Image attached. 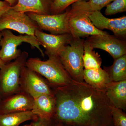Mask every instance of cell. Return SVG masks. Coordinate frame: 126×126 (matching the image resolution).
<instances>
[{
  "label": "cell",
  "instance_id": "22",
  "mask_svg": "<svg viewBox=\"0 0 126 126\" xmlns=\"http://www.w3.org/2000/svg\"><path fill=\"white\" fill-rule=\"evenodd\" d=\"M105 15L111 16L126 11V0H114L106 6Z\"/></svg>",
  "mask_w": 126,
  "mask_h": 126
},
{
  "label": "cell",
  "instance_id": "19",
  "mask_svg": "<svg viewBox=\"0 0 126 126\" xmlns=\"http://www.w3.org/2000/svg\"><path fill=\"white\" fill-rule=\"evenodd\" d=\"M111 82L126 79V54L114 60L111 66L104 67Z\"/></svg>",
  "mask_w": 126,
  "mask_h": 126
},
{
  "label": "cell",
  "instance_id": "3",
  "mask_svg": "<svg viewBox=\"0 0 126 126\" xmlns=\"http://www.w3.org/2000/svg\"><path fill=\"white\" fill-rule=\"evenodd\" d=\"M90 13L82 1L71 5L68 14V25L73 38H83L92 35L109 34L107 32L98 30L93 24L89 17Z\"/></svg>",
  "mask_w": 126,
  "mask_h": 126
},
{
  "label": "cell",
  "instance_id": "24",
  "mask_svg": "<svg viewBox=\"0 0 126 126\" xmlns=\"http://www.w3.org/2000/svg\"><path fill=\"white\" fill-rule=\"evenodd\" d=\"M114 0H88L83 1L85 7L90 12L99 11Z\"/></svg>",
  "mask_w": 126,
  "mask_h": 126
},
{
  "label": "cell",
  "instance_id": "21",
  "mask_svg": "<svg viewBox=\"0 0 126 126\" xmlns=\"http://www.w3.org/2000/svg\"><path fill=\"white\" fill-rule=\"evenodd\" d=\"M88 0H53L50 8V15L61 14L72 4Z\"/></svg>",
  "mask_w": 126,
  "mask_h": 126
},
{
  "label": "cell",
  "instance_id": "14",
  "mask_svg": "<svg viewBox=\"0 0 126 126\" xmlns=\"http://www.w3.org/2000/svg\"><path fill=\"white\" fill-rule=\"evenodd\" d=\"M56 107L54 95L43 94L34 98L31 111L40 118L50 119L54 117Z\"/></svg>",
  "mask_w": 126,
  "mask_h": 126
},
{
  "label": "cell",
  "instance_id": "23",
  "mask_svg": "<svg viewBox=\"0 0 126 126\" xmlns=\"http://www.w3.org/2000/svg\"><path fill=\"white\" fill-rule=\"evenodd\" d=\"M111 115L113 126H126V114L123 110L112 106Z\"/></svg>",
  "mask_w": 126,
  "mask_h": 126
},
{
  "label": "cell",
  "instance_id": "11",
  "mask_svg": "<svg viewBox=\"0 0 126 126\" xmlns=\"http://www.w3.org/2000/svg\"><path fill=\"white\" fill-rule=\"evenodd\" d=\"M40 45L45 49L44 54L49 58L58 57L60 51L69 44L73 37L70 33L54 35L45 33L39 29L35 33Z\"/></svg>",
  "mask_w": 126,
  "mask_h": 126
},
{
  "label": "cell",
  "instance_id": "2",
  "mask_svg": "<svg viewBox=\"0 0 126 126\" xmlns=\"http://www.w3.org/2000/svg\"><path fill=\"white\" fill-rule=\"evenodd\" d=\"M46 61L38 58L27 59L25 66L44 77L53 88L67 86L73 79L60 62L58 57H50Z\"/></svg>",
  "mask_w": 126,
  "mask_h": 126
},
{
  "label": "cell",
  "instance_id": "7",
  "mask_svg": "<svg viewBox=\"0 0 126 126\" xmlns=\"http://www.w3.org/2000/svg\"><path fill=\"white\" fill-rule=\"evenodd\" d=\"M19 84L21 91L33 98L41 94L54 95L53 88L47 80L26 66L21 70Z\"/></svg>",
  "mask_w": 126,
  "mask_h": 126
},
{
  "label": "cell",
  "instance_id": "8",
  "mask_svg": "<svg viewBox=\"0 0 126 126\" xmlns=\"http://www.w3.org/2000/svg\"><path fill=\"white\" fill-rule=\"evenodd\" d=\"M5 29L35 36V31L39 29L26 13L16 11L11 8L0 18V32Z\"/></svg>",
  "mask_w": 126,
  "mask_h": 126
},
{
  "label": "cell",
  "instance_id": "26",
  "mask_svg": "<svg viewBox=\"0 0 126 126\" xmlns=\"http://www.w3.org/2000/svg\"><path fill=\"white\" fill-rule=\"evenodd\" d=\"M11 8V6L8 2L5 1H0V18H1Z\"/></svg>",
  "mask_w": 126,
  "mask_h": 126
},
{
  "label": "cell",
  "instance_id": "15",
  "mask_svg": "<svg viewBox=\"0 0 126 126\" xmlns=\"http://www.w3.org/2000/svg\"><path fill=\"white\" fill-rule=\"evenodd\" d=\"M110 104L116 108L126 110V79L111 82L105 90Z\"/></svg>",
  "mask_w": 126,
  "mask_h": 126
},
{
  "label": "cell",
  "instance_id": "27",
  "mask_svg": "<svg viewBox=\"0 0 126 126\" xmlns=\"http://www.w3.org/2000/svg\"><path fill=\"white\" fill-rule=\"evenodd\" d=\"M54 126H72L69 124H65V123H63L61 122L57 121H55L54 119Z\"/></svg>",
  "mask_w": 126,
  "mask_h": 126
},
{
  "label": "cell",
  "instance_id": "1",
  "mask_svg": "<svg viewBox=\"0 0 126 126\" xmlns=\"http://www.w3.org/2000/svg\"><path fill=\"white\" fill-rule=\"evenodd\" d=\"M53 89L56 100L55 121L72 126L112 124V106L105 91L73 80L67 86Z\"/></svg>",
  "mask_w": 126,
  "mask_h": 126
},
{
  "label": "cell",
  "instance_id": "17",
  "mask_svg": "<svg viewBox=\"0 0 126 126\" xmlns=\"http://www.w3.org/2000/svg\"><path fill=\"white\" fill-rule=\"evenodd\" d=\"M84 81L98 90L105 91L111 81L108 74L101 68L95 69H84Z\"/></svg>",
  "mask_w": 126,
  "mask_h": 126
},
{
  "label": "cell",
  "instance_id": "4",
  "mask_svg": "<svg viewBox=\"0 0 126 126\" xmlns=\"http://www.w3.org/2000/svg\"><path fill=\"white\" fill-rule=\"evenodd\" d=\"M84 40L73 38L59 53L58 58L73 80L83 82V55Z\"/></svg>",
  "mask_w": 126,
  "mask_h": 126
},
{
  "label": "cell",
  "instance_id": "29",
  "mask_svg": "<svg viewBox=\"0 0 126 126\" xmlns=\"http://www.w3.org/2000/svg\"><path fill=\"white\" fill-rule=\"evenodd\" d=\"M1 33L0 32V40L1 38ZM5 63L3 62L1 59L0 58V69L1 68L4 66L5 64Z\"/></svg>",
  "mask_w": 126,
  "mask_h": 126
},
{
  "label": "cell",
  "instance_id": "12",
  "mask_svg": "<svg viewBox=\"0 0 126 126\" xmlns=\"http://www.w3.org/2000/svg\"><path fill=\"white\" fill-rule=\"evenodd\" d=\"M91 22L98 30L107 29L112 32L115 36L126 40V16L116 18H109L97 11L91 12L89 15Z\"/></svg>",
  "mask_w": 126,
  "mask_h": 126
},
{
  "label": "cell",
  "instance_id": "10",
  "mask_svg": "<svg viewBox=\"0 0 126 126\" xmlns=\"http://www.w3.org/2000/svg\"><path fill=\"white\" fill-rule=\"evenodd\" d=\"M86 41L94 49H99L107 52L113 60L126 54V40L115 35H92L87 37Z\"/></svg>",
  "mask_w": 126,
  "mask_h": 126
},
{
  "label": "cell",
  "instance_id": "18",
  "mask_svg": "<svg viewBox=\"0 0 126 126\" xmlns=\"http://www.w3.org/2000/svg\"><path fill=\"white\" fill-rule=\"evenodd\" d=\"M38 118L31 110L0 114V126H19L25 122L35 121Z\"/></svg>",
  "mask_w": 126,
  "mask_h": 126
},
{
  "label": "cell",
  "instance_id": "13",
  "mask_svg": "<svg viewBox=\"0 0 126 126\" xmlns=\"http://www.w3.org/2000/svg\"><path fill=\"white\" fill-rule=\"evenodd\" d=\"M33 102V97L21 91L1 100L0 114L31 111Z\"/></svg>",
  "mask_w": 126,
  "mask_h": 126
},
{
  "label": "cell",
  "instance_id": "31",
  "mask_svg": "<svg viewBox=\"0 0 126 126\" xmlns=\"http://www.w3.org/2000/svg\"><path fill=\"white\" fill-rule=\"evenodd\" d=\"M1 100H2V99H1V97L0 95V103L1 101Z\"/></svg>",
  "mask_w": 126,
  "mask_h": 126
},
{
  "label": "cell",
  "instance_id": "5",
  "mask_svg": "<svg viewBox=\"0 0 126 126\" xmlns=\"http://www.w3.org/2000/svg\"><path fill=\"white\" fill-rule=\"evenodd\" d=\"M26 51L13 62L5 64L0 69V95L1 99L21 92L20 78L21 70L29 57Z\"/></svg>",
  "mask_w": 126,
  "mask_h": 126
},
{
  "label": "cell",
  "instance_id": "6",
  "mask_svg": "<svg viewBox=\"0 0 126 126\" xmlns=\"http://www.w3.org/2000/svg\"><path fill=\"white\" fill-rule=\"evenodd\" d=\"M0 32V58L5 63H10L20 56L22 52L17 47L23 43L29 44L32 48L38 49L44 58V53L41 48L40 44L35 36L27 34L16 35L7 29L3 30Z\"/></svg>",
  "mask_w": 126,
  "mask_h": 126
},
{
  "label": "cell",
  "instance_id": "30",
  "mask_svg": "<svg viewBox=\"0 0 126 126\" xmlns=\"http://www.w3.org/2000/svg\"><path fill=\"white\" fill-rule=\"evenodd\" d=\"M31 124H27V125H24V126H31Z\"/></svg>",
  "mask_w": 126,
  "mask_h": 126
},
{
  "label": "cell",
  "instance_id": "32",
  "mask_svg": "<svg viewBox=\"0 0 126 126\" xmlns=\"http://www.w3.org/2000/svg\"><path fill=\"white\" fill-rule=\"evenodd\" d=\"M113 126V124H112V125H110V126Z\"/></svg>",
  "mask_w": 126,
  "mask_h": 126
},
{
  "label": "cell",
  "instance_id": "28",
  "mask_svg": "<svg viewBox=\"0 0 126 126\" xmlns=\"http://www.w3.org/2000/svg\"><path fill=\"white\" fill-rule=\"evenodd\" d=\"M4 1L8 2L11 7H13L16 4L18 0H4Z\"/></svg>",
  "mask_w": 126,
  "mask_h": 126
},
{
  "label": "cell",
  "instance_id": "20",
  "mask_svg": "<svg viewBox=\"0 0 126 126\" xmlns=\"http://www.w3.org/2000/svg\"><path fill=\"white\" fill-rule=\"evenodd\" d=\"M84 69H91L101 68L102 60L100 55L95 52L94 49L84 40L83 55Z\"/></svg>",
  "mask_w": 126,
  "mask_h": 126
},
{
  "label": "cell",
  "instance_id": "9",
  "mask_svg": "<svg viewBox=\"0 0 126 126\" xmlns=\"http://www.w3.org/2000/svg\"><path fill=\"white\" fill-rule=\"evenodd\" d=\"M69 8L63 13L56 15H42L28 12L27 15L35 22L41 30L54 35L70 33L68 25Z\"/></svg>",
  "mask_w": 126,
  "mask_h": 126
},
{
  "label": "cell",
  "instance_id": "25",
  "mask_svg": "<svg viewBox=\"0 0 126 126\" xmlns=\"http://www.w3.org/2000/svg\"><path fill=\"white\" fill-rule=\"evenodd\" d=\"M54 118L47 119L38 118V119L33 121L31 126H54Z\"/></svg>",
  "mask_w": 126,
  "mask_h": 126
},
{
  "label": "cell",
  "instance_id": "16",
  "mask_svg": "<svg viewBox=\"0 0 126 126\" xmlns=\"http://www.w3.org/2000/svg\"><path fill=\"white\" fill-rule=\"evenodd\" d=\"M53 0H18L12 9L21 13L32 12L42 15H50Z\"/></svg>",
  "mask_w": 126,
  "mask_h": 126
}]
</instances>
